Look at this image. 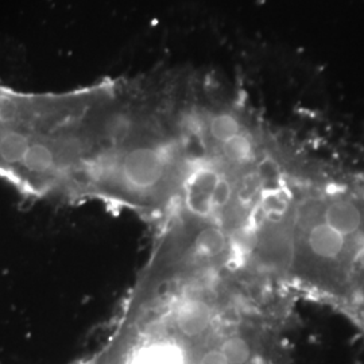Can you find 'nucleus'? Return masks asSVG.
<instances>
[{"label":"nucleus","instance_id":"obj_1","mask_svg":"<svg viewBox=\"0 0 364 364\" xmlns=\"http://www.w3.org/2000/svg\"><path fill=\"white\" fill-rule=\"evenodd\" d=\"M363 216L350 200H338L328 205L324 212V223L343 236L353 235L362 225Z\"/></svg>","mask_w":364,"mask_h":364},{"label":"nucleus","instance_id":"obj_2","mask_svg":"<svg viewBox=\"0 0 364 364\" xmlns=\"http://www.w3.org/2000/svg\"><path fill=\"white\" fill-rule=\"evenodd\" d=\"M308 245L320 258L335 259L343 252L346 246V236L338 234L336 230L329 227L326 223H318L313 225L308 235Z\"/></svg>","mask_w":364,"mask_h":364},{"label":"nucleus","instance_id":"obj_3","mask_svg":"<svg viewBox=\"0 0 364 364\" xmlns=\"http://www.w3.org/2000/svg\"><path fill=\"white\" fill-rule=\"evenodd\" d=\"M75 364H103V360H102L100 355L96 351L95 353H92L90 358H85V359H82V360H80V362Z\"/></svg>","mask_w":364,"mask_h":364},{"label":"nucleus","instance_id":"obj_4","mask_svg":"<svg viewBox=\"0 0 364 364\" xmlns=\"http://www.w3.org/2000/svg\"><path fill=\"white\" fill-rule=\"evenodd\" d=\"M355 264H356L360 270H363L364 272V248L356 254V257H355Z\"/></svg>","mask_w":364,"mask_h":364}]
</instances>
